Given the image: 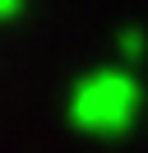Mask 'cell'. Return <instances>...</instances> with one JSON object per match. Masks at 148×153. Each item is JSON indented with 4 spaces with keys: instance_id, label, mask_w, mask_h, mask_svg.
Wrapping results in <instances>:
<instances>
[{
    "instance_id": "obj_1",
    "label": "cell",
    "mask_w": 148,
    "mask_h": 153,
    "mask_svg": "<svg viewBox=\"0 0 148 153\" xmlns=\"http://www.w3.org/2000/svg\"><path fill=\"white\" fill-rule=\"evenodd\" d=\"M144 111V84L130 65H97L74 79L65 121L88 139H125Z\"/></svg>"
},
{
    "instance_id": "obj_2",
    "label": "cell",
    "mask_w": 148,
    "mask_h": 153,
    "mask_svg": "<svg viewBox=\"0 0 148 153\" xmlns=\"http://www.w3.org/2000/svg\"><path fill=\"white\" fill-rule=\"evenodd\" d=\"M116 56H120V65H130V70H134L139 60H148V33L139 28V23H125V28L116 33Z\"/></svg>"
},
{
    "instance_id": "obj_3",
    "label": "cell",
    "mask_w": 148,
    "mask_h": 153,
    "mask_svg": "<svg viewBox=\"0 0 148 153\" xmlns=\"http://www.w3.org/2000/svg\"><path fill=\"white\" fill-rule=\"evenodd\" d=\"M18 14H23V0H0V23L18 19Z\"/></svg>"
}]
</instances>
